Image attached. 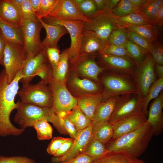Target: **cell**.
I'll list each match as a JSON object with an SVG mask.
<instances>
[{
    "label": "cell",
    "mask_w": 163,
    "mask_h": 163,
    "mask_svg": "<svg viewBox=\"0 0 163 163\" xmlns=\"http://www.w3.org/2000/svg\"><path fill=\"white\" fill-rule=\"evenodd\" d=\"M47 16L89 22V19L81 12L75 0H56Z\"/></svg>",
    "instance_id": "4fadbf2b"
},
{
    "label": "cell",
    "mask_w": 163,
    "mask_h": 163,
    "mask_svg": "<svg viewBox=\"0 0 163 163\" xmlns=\"http://www.w3.org/2000/svg\"><path fill=\"white\" fill-rule=\"evenodd\" d=\"M92 124L85 129L78 131L73 144L69 152L62 156L53 157L51 162L59 163L67 161L82 154L92 139Z\"/></svg>",
    "instance_id": "9a60e30c"
},
{
    "label": "cell",
    "mask_w": 163,
    "mask_h": 163,
    "mask_svg": "<svg viewBox=\"0 0 163 163\" xmlns=\"http://www.w3.org/2000/svg\"><path fill=\"white\" fill-rule=\"evenodd\" d=\"M153 136L147 122L136 129L121 136L112 138L105 144L108 151H123L132 158H138L146 150Z\"/></svg>",
    "instance_id": "7a4b0ae2"
},
{
    "label": "cell",
    "mask_w": 163,
    "mask_h": 163,
    "mask_svg": "<svg viewBox=\"0 0 163 163\" xmlns=\"http://www.w3.org/2000/svg\"><path fill=\"white\" fill-rule=\"evenodd\" d=\"M87 18L89 22H85L83 31H90L94 32L107 44L112 32L119 27L117 25L116 16L111 11H98Z\"/></svg>",
    "instance_id": "ba28073f"
},
{
    "label": "cell",
    "mask_w": 163,
    "mask_h": 163,
    "mask_svg": "<svg viewBox=\"0 0 163 163\" xmlns=\"http://www.w3.org/2000/svg\"><path fill=\"white\" fill-rule=\"evenodd\" d=\"M155 73L158 78L163 77V66L157 65L154 63Z\"/></svg>",
    "instance_id": "680465c9"
},
{
    "label": "cell",
    "mask_w": 163,
    "mask_h": 163,
    "mask_svg": "<svg viewBox=\"0 0 163 163\" xmlns=\"http://www.w3.org/2000/svg\"><path fill=\"white\" fill-rule=\"evenodd\" d=\"M163 89V77L159 78L152 85L147 95L142 99V112L147 117V107L150 101L157 97Z\"/></svg>",
    "instance_id": "836d02e7"
},
{
    "label": "cell",
    "mask_w": 163,
    "mask_h": 163,
    "mask_svg": "<svg viewBox=\"0 0 163 163\" xmlns=\"http://www.w3.org/2000/svg\"><path fill=\"white\" fill-rule=\"evenodd\" d=\"M45 23L51 25L64 26L70 34L71 43L69 48V61L72 64L80 57V48L85 22L47 16L42 19Z\"/></svg>",
    "instance_id": "277c9868"
},
{
    "label": "cell",
    "mask_w": 163,
    "mask_h": 163,
    "mask_svg": "<svg viewBox=\"0 0 163 163\" xmlns=\"http://www.w3.org/2000/svg\"><path fill=\"white\" fill-rule=\"evenodd\" d=\"M100 63L112 72L131 76L138 66L131 58L115 56L105 53L98 55Z\"/></svg>",
    "instance_id": "5bb4252c"
},
{
    "label": "cell",
    "mask_w": 163,
    "mask_h": 163,
    "mask_svg": "<svg viewBox=\"0 0 163 163\" xmlns=\"http://www.w3.org/2000/svg\"><path fill=\"white\" fill-rule=\"evenodd\" d=\"M127 30L133 31L140 35L152 43L157 42L158 36L156 27L152 24L133 26L126 28Z\"/></svg>",
    "instance_id": "4dcf8cb0"
},
{
    "label": "cell",
    "mask_w": 163,
    "mask_h": 163,
    "mask_svg": "<svg viewBox=\"0 0 163 163\" xmlns=\"http://www.w3.org/2000/svg\"><path fill=\"white\" fill-rule=\"evenodd\" d=\"M68 50L69 48L62 51L57 67L52 70V79L62 83H65L69 68Z\"/></svg>",
    "instance_id": "f546056e"
},
{
    "label": "cell",
    "mask_w": 163,
    "mask_h": 163,
    "mask_svg": "<svg viewBox=\"0 0 163 163\" xmlns=\"http://www.w3.org/2000/svg\"><path fill=\"white\" fill-rule=\"evenodd\" d=\"M163 93L161 91L151 103L147 122L151 126L153 136H158L163 130Z\"/></svg>",
    "instance_id": "ac0fdd59"
},
{
    "label": "cell",
    "mask_w": 163,
    "mask_h": 163,
    "mask_svg": "<svg viewBox=\"0 0 163 163\" xmlns=\"http://www.w3.org/2000/svg\"><path fill=\"white\" fill-rule=\"evenodd\" d=\"M128 39L140 47L146 54L150 53L153 43L148 41L139 34L131 31L128 30Z\"/></svg>",
    "instance_id": "60d3db41"
},
{
    "label": "cell",
    "mask_w": 163,
    "mask_h": 163,
    "mask_svg": "<svg viewBox=\"0 0 163 163\" xmlns=\"http://www.w3.org/2000/svg\"><path fill=\"white\" fill-rule=\"evenodd\" d=\"M19 8L23 19L34 20L38 18L32 8L30 0H25Z\"/></svg>",
    "instance_id": "ee69618b"
},
{
    "label": "cell",
    "mask_w": 163,
    "mask_h": 163,
    "mask_svg": "<svg viewBox=\"0 0 163 163\" xmlns=\"http://www.w3.org/2000/svg\"><path fill=\"white\" fill-rule=\"evenodd\" d=\"M142 112V99L137 93L121 96L108 121L113 123L124 118Z\"/></svg>",
    "instance_id": "7c38bea8"
},
{
    "label": "cell",
    "mask_w": 163,
    "mask_h": 163,
    "mask_svg": "<svg viewBox=\"0 0 163 163\" xmlns=\"http://www.w3.org/2000/svg\"><path fill=\"white\" fill-rule=\"evenodd\" d=\"M120 96H114L100 103L94 112L92 124L99 122L108 121Z\"/></svg>",
    "instance_id": "d4e9b609"
},
{
    "label": "cell",
    "mask_w": 163,
    "mask_h": 163,
    "mask_svg": "<svg viewBox=\"0 0 163 163\" xmlns=\"http://www.w3.org/2000/svg\"><path fill=\"white\" fill-rule=\"evenodd\" d=\"M120 0H106L104 11H111L116 5Z\"/></svg>",
    "instance_id": "11a10c76"
},
{
    "label": "cell",
    "mask_w": 163,
    "mask_h": 163,
    "mask_svg": "<svg viewBox=\"0 0 163 163\" xmlns=\"http://www.w3.org/2000/svg\"><path fill=\"white\" fill-rule=\"evenodd\" d=\"M56 0H41L39 8L35 13L37 17L42 19L48 16Z\"/></svg>",
    "instance_id": "bcb514c9"
},
{
    "label": "cell",
    "mask_w": 163,
    "mask_h": 163,
    "mask_svg": "<svg viewBox=\"0 0 163 163\" xmlns=\"http://www.w3.org/2000/svg\"><path fill=\"white\" fill-rule=\"evenodd\" d=\"M154 25L157 24L160 26L163 25V6L160 9L159 12L156 16L154 22Z\"/></svg>",
    "instance_id": "db71d44e"
},
{
    "label": "cell",
    "mask_w": 163,
    "mask_h": 163,
    "mask_svg": "<svg viewBox=\"0 0 163 163\" xmlns=\"http://www.w3.org/2000/svg\"><path fill=\"white\" fill-rule=\"evenodd\" d=\"M6 41L0 30V65L4 67V58Z\"/></svg>",
    "instance_id": "f5cc1de1"
},
{
    "label": "cell",
    "mask_w": 163,
    "mask_h": 163,
    "mask_svg": "<svg viewBox=\"0 0 163 163\" xmlns=\"http://www.w3.org/2000/svg\"><path fill=\"white\" fill-rule=\"evenodd\" d=\"M102 53L117 56L127 57L132 59L130 55L126 50L125 45H107Z\"/></svg>",
    "instance_id": "b9f144b4"
},
{
    "label": "cell",
    "mask_w": 163,
    "mask_h": 163,
    "mask_svg": "<svg viewBox=\"0 0 163 163\" xmlns=\"http://www.w3.org/2000/svg\"><path fill=\"white\" fill-rule=\"evenodd\" d=\"M26 60L23 45L6 41L4 67L8 84L12 82L18 72L23 69Z\"/></svg>",
    "instance_id": "30bf717a"
},
{
    "label": "cell",
    "mask_w": 163,
    "mask_h": 163,
    "mask_svg": "<svg viewBox=\"0 0 163 163\" xmlns=\"http://www.w3.org/2000/svg\"><path fill=\"white\" fill-rule=\"evenodd\" d=\"M66 114L77 131L85 129L92 124V121L88 118L77 106L66 112Z\"/></svg>",
    "instance_id": "1f68e13d"
},
{
    "label": "cell",
    "mask_w": 163,
    "mask_h": 163,
    "mask_svg": "<svg viewBox=\"0 0 163 163\" xmlns=\"http://www.w3.org/2000/svg\"><path fill=\"white\" fill-rule=\"evenodd\" d=\"M0 163H37L35 161L24 156L10 157L0 155Z\"/></svg>",
    "instance_id": "681fc988"
},
{
    "label": "cell",
    "mask_w": 163,
    "mask_h": 163,
    "mask_svg": "<svg viewBox=\"0 0 163 163\" xmlns=\"http://www.w3.org/2000/svg\"><path fill=\"white\" fill-rule=\"evenodd\" d=\"M107 152L104 144L97 140L92 139L83 153L91 158L94 162L101 158Z\"/></svg>",
    "instance_id": "d6a6232c"
},
{
    "label": "cell",
    "mask_w": 163,
    "mask_h": 163,
    "mask_svg": "<svg viewBox=\"0 0 163 163\" xmlns=\"http://www.w3.org/2000/svg\"><path fill=\"white\" fill-rule=\"evenodd\" d=\"M49 63L45 49L36 56L26 60L22 69L23 77L19 82L23 85L30 83L39 70Z\"/></svg>",
    "instance_id": "ffe728a7"
},
{
    "label": "cell",
    "mask_w": 163,
    "mask_h": 163,
    "mask_svg": "<svg viewBox=\"0 0 163 163\" xmlns=\"http://www.w3.org/2000/svg\"><path fill=\"white\" fill-rule=\"evenodd\" d=\"M147 117L141 112L120 120L111 124L113 135L116 138L138 128L147 121Z\"/></svg>",
    "instance_id": "e0dca14e"
},
{
    "label": "cell",
    "mask_w": 163,
    "mask_h": 163,
    "mask_svg": "<svg viewBox=\"0 0 163 163\" xmlns=\"http://www.w3.org/2000/svg\"><path fill=\"white\" fill-rule=\"evenodd\" d=\"M92 139L106 144L113 137L112 124L108 121L99 122L92 124Z\"/></svg>",
    "instance_id": "f1b7e54d"
},
{
    "label": "cell",
    "mask_w": 163,
    "mask_h": 163,
    "mask_svg": "<svg viewBox=\"0 0 163 163\" xmlns=\"http://www.w3.org/2000/svg\"><path fill=\"white\" fill-rule=\"evenodd\" d=\"M39 19L46 32V37L42 41L44 48L58 47V43L61 37L69 34L67 30L62 25L48 24Z\"/></svg>",
    "instance_id": "603a6c76"
},
{
    "label": "cell",
    "mask_w": 163,
    "mask_h": 163,
    "mask_svg": "<svg viewBox=\"0 0 163 163\" xmlns=\"http://www.w3.org/2000/svg\"><path fill=\"white\" fill-rule=\"evenodd\" d=\"M41 0H30L32 8L36 13L39 8Z\"/></svg>",
    "instance_id": "91938a15"
},
{
    "label": "cell",
    "mask_w": 163,
    "mask_h": 163,
    "mask_svg": "<svg viewBox=\"0 0 163 163\" xmlns=\"http://www.w3.org/2000/svg\"><path fill=\"white\" fill-rule=\"evenodd\" d=\"M141 99L148 94L152 85L157 80L154 62L150 53L147 54L142 63L137 66L131 76Z\"/></svg>",
    "instance_id": "9c48e42d"
},
{
    "label": "cell",
    "mask_w": 163,
    "mask_h": 163,
    "mask_svg": "<svg viewBox=\"0 0 163 163\" xmlns=\"http://www.w3.org/2000/svg\"><path fill=\"white\" fill-rule=\"evenodd\" d=\"M116 17L117 25L120 28H126L131 26L146 24L154 25L149 18L140 11L131 13L123 17Z\"/></svg>",
    "instance_id": "484cf974"
},
{
    "label": "cell",
    "mask_w": 163,
    "mask_h": 163,
    "mask_svg": "<svg viewBox=\"0 0 163 163\" xmlns=\"http://www.w3.org/2000/svg\"><path fill=\"white\" fill-rule=\"evenodd\" d=\"M150 53L155 64L163 66V47L161 43L156 42L153 43Z\"/></svg>",
    "instance_id": "f6af8a7d"
},
{
    "label": "cell",
    "mask_w": 163,
    "mask_h": 163,
    "mask_svg": "<svg viewBox=\"0 0 163 163\" xmlns=\"http://www.w3.org/2000/svg\"><path fill=\"white\" fill-rule=\"evenodd\" d=\"M69 138L60 136L54 137L49 144L46 149L47 153L53 156L57 152L62 144Z\"/></svg>",
    "instance_id": "c3c4849f"
},
{
    "label": "cell",
    "mask_w": 163,
    "mask_h": 163,
    "mask_svg": "<svg viewBox=\"0 0 163 163\" xmlns=\"http://www.w3.org/2000/svg\"><path fill=\"white\" fill-rule=\"evenodd\" d=\"M107 45L94 32L84 31L81 43L80 56H95L102 54Z\"/></svg>",
    "instance_id": "2e32d148"
},
{
    "label": "cell",
    "mask_w": 163,
    "mask_h": 163,
    "mask_svg": "<svg viewBox=\"0 0 163 163\" xmlns=\"http://www.w3.org/2000/svg\"><path fill=\"white\" fill-rule=\"evenodd\" d=\"M131 159L128 154L123 151H108L94 163H129Z\"/></svg>",
    "instance_id": "e575fe53"
},
{
    "label": "cell",
    "mask_w": 163,
    "mask_h": 163,
    "mask_svg": "<svg viewBox=\"0 0 163 163\" xmlns=\"http://www.w3.org/2000/svg\"><path fill=\"white\" fill-rule=\"evenodd\" d=\"M94 56H80L78 60L73 64L75 69L81 75L98 81L99 75L105 69L100 66L95 60Z\"/></svg>",
    "instance_id": "d6986e66"
},
{
    "label": "cell",
    "mask_w": 163,
    "mask_h": 163,
    "mask_svg": "<svg viewBox=\"0 0 163 163\" xmlns=\"http://www.w3.org/2000/svg\"><path fill=\"white\" fill-rule=\"evenodd\" d=\"M129 163H146L143 160L138 158L131 159Z\"/></svg>",
    "instance_id": "6125c7cd"
},
{
    "label": "cell",
    "mask_w": 163,
    "mask_h": 163,
    "mask_svg": "<svg viewBox=\"0 0 163 163\" xmlns=\"http://www.w3.org/2000/svg\"><path fill=\"white\" fill-rule=\"evenodd\" d=\"M69 78L68 85L70 90L79 96L101 93L99 86L91 80L80 78L75 71H72Z\"/></svg>",
    "instance_id": "44dd1931"
},
{
    "label": "cell",
    "mask_w": 163,
    "mask_h": 163,
    "mask_svg": "<svg viewBox=\"0 0 163 163\" xmlns=\"http://www.w3.org/2000/svg\"><path fill=\"white\" fill-rule=\"evenodd\" d=\"M78 5L81 12L87 17L93 15L98 11L93 0H83Z\"/></svg>",
    "instance_id": "7dc6e473"
},
{
    "label": "cell",
    "mask_w": 163,
    "mask_h": 163,
    "mask_svg": "<svg viewBox=\"0 0 163 163\" xmlns=\"http://www.w3.org/2000/svg\"><path fill=\"white\" fill-rule=\"evenodd\" d=\"M162 6L163 0H147L140 8L139 11L148 16L154 24L156 16Z\"/></svg>",
    "instance_id": "d590c367"
},
{
    "label": "cell",
    "mask_w": 163,
    "mask_h": 163,
    "mask_svg": "<svg viewBox=\"0 0 163 163\" xmlns=\"http://www.w3.org/2000/svg\"><path fill=\"white\" fill-rule=\"evenodd\" d=\"M74 141V139L69 138L61 145L57 152L53 155L55 157H59L66 154L72 147Z\"/></svg>",
    "instance_id": "f907efd6"
},
{
    "label": "cell",
    "mask_w": 163,
    "mask_h": 163,
    "mask_svg": "<svg viewBox=\"0 0 163 163\" xmlns=\"http://www.w3.org/2000/svg\"><path fill=\"white\" fill-rule=\"evenodd\" d=\"M98 11H104L106 0H93Z\"/></svg>",
    "instance_id": "9f6ffc18"
},
{
    "label": "cell",
    "mask_w": 163,
    "mask_h": 163,
    "mask_svg": "<svg viewBox=\"0 0 163 163\" xmlns=\"http://www.w3.org/2000/svg\"><path fill=\"white\" fill-rule=\"evenodd\" d=\"M111 11L115 16L122 17L139 11L134 7L130 0H120Z\"/></svg>",
    "instance_id": "f35d334b"
},
{
    "label": "cell",
    "mask_w": 163,
    "mask_h": 163,
    "mask_svg": "<svg viewBox=\"0 0 163 163\" xmlns=\"http://www.w3.org/2000/svg\"><path fill=\"white\" fill-rule=\"evenodd\" d=\"M124 45L132 59L137 65L142 62L146 54L140 47L129 40Z\"/></svg>",
    "instance_id": "74e56055"
},
{
    "label": "cell",
    "mask_w": 163,
    "mask_h": 163,
    "mask_svg": "<svg viewBox=\"0 0 163 163\" xmlns=\"http://www.w3.org/2000/svg\"><path fill=\"white\" fill-rule=\"evenodd\" d=\"M22 69L17 73L9 84L7 82L5 69L0 72V136H18L22 134L25 129L14 126L10 120L12 111L17 109L18 103L14 99L19 89V82L22 78Z\"/></svg>",
    "instance_id": "6da1fadb"
},
{
    "label": "cell",
    "mask_w": 163,
    "mask_h": 163,
    "mask_svg": "<svg viewBox=\"0 0 163 163\" xmlns=\"http://www.w3.org/2000/svg\"><path fill=\"white\" fill-rule=\"evenodd\" d=\"M59 163H94V161L90 157L82 153L72 159Z\"/></svg>",
    "instance_id": "816d5d0a"
},
{
    "label": "cell",
    "mask_w": 163,
    "mask_h": 163,
    "mask_svg": "<svg viewBox=\"0 0 163 163\" xmlns=\"http://www.w3.org/2000/svg\"><path fill=\"white\" fill-rule=\"evenodd\" d=\"M47 84L41 80L35 84L23 85L18 94L24 104L51 108L53 101L52 92Z\"/></svg>",
    "instance_id": "5b68a950"
},
{
    "label": "cell",
    "mask_w": 163,
    "mask_h": 163,
    "mask_svg": "<svg viewBox=\"0 0 163 163\" xmlns=\"http://www.w3.org/2000/svg\"><path fill=\"white\" fill-rule=\"evenodd\" d=\"M0 18L15 27H21L23 20L19 7L9 0H0Z\"/></svg>",
    "instance_id": "7402d4cb"
},
{
    "label": "cell",
    "mask_w": 163,
    "mask_h": 163,
    "mask_svg": "<svg viewBox=\"0 0 163 163\" xmlns=\"http://www.w3.org/2000/svg\"><path fill=\"white\" fill-rule=\"evenodd\" d=\"M17 102V111L14 120L19 125L21 128L33 127L35 122L40 120L52 122L55 113L51 108L24 104L20 100Z\"/></svg>",
    "instance_id": "52a82bcc"
},
{
    "label": "cell",
    "mask_w": 163,
    "mask_h": 163,
    "mask_svg": "<svg viewBox=\"0 0 163 163\" xmlns=\"http://www.w3.org/2000/svg\"><path fill=\"white\" fill-rule=\"evenodd\" d=\"M23 35L24 48L26 60L34 57L44 49L40 39L43 27L39 19H23L21 26Z\"/></svg>",
    "instance_id": "8992f818"
},
{
    "label": "cell",
    "mask_w": 163,
    "mask_h": 163,
    "mask_svg": "<svg viewBox=\"0 0 163 163\" xmlns=\"http://www.w3.org/2000/svg\"><path fill=\"white\" fill-rule=\"evenodd\" d=\"M9 1L14 4L18 6L19 7L21 5L22 3L25 0H9Z\"/></svg>",
    "instance_id": "94428289"
},
{
    "label": "cell",
    "mask_w": 163,
    "mask_h": 163,
    "mask_svg": "<svg viewBox=\"0 0 163 163\" xmlns=\"http://www.w3.org/2000/svg\"><path fill=\"white\" fill-rule=\"evenodd\" d=\"M77 99V106L88 118L93 121L95 110L102 101L101 93L85 95Z\"/></svg>",
    "instance_id": "cb8c5ba5"
},
{
    "label": "cell",
    "mask_w": 163,
    "mask_h": 163,
    "mask_svg": "<svg viewBox=\"0 0 163 163\" xmlns=\"http://www.w3.org/2000/svg\"><path fill=\"white\" fill-rule=\"evenodd\" d=\"M0 30L6 42L24 46L21 27L12 26L0 18Z\"/></svg>",
    "instance_id": "83f0119b"
},
{
    "label": "cell",
    "mask_w": 163,
    "mask_h": 163,
    "mask_svg": "<svg viewBox=\"0 0 163 163\" xmlns=\"http://www.w3.org/2000/svg\"><path fill=\"white\" fill-rule=\"evenodd\" d=\"M33 127L36 130L38 140H49L52 138L53 129L47 121L44 120L37 121L33 123Z\"/></svg>",
    "instance_id": "8d00e7d4"
},
{
    "label": "cell",
    "mask_w": 163,
    "mask_h": 163,
    "mask_svg": "<svg viewBox=\"0 0 163 163\" xmlns=\"http://www.w3.org/2000/svg\"><path fill=\"white\" fill-rule=\"evenodd\" d=\"M45 49L47 59L53 70L56 68L59 62L61 55L60 51L58 47Z\"/></svg>",
    "instance_id": "7bdbcfd3"
},
{
    "label": "cell",
    "mask_w": 163,
    "mask_h": 163,
    "mask_svg": "<svg viewBox=\"0 0 163 163\" xmlns=\"http://www.w3.org/2000/svg\"><path fill=\"white\" fill-rule=\"evenodd\" d=\"M102 82V101L114 96L137 93L136 85L130 75L112 72L103 77Z\"/></svg>",
    "instance_id": "3957f363"
},
{
    "label": "cell",
    "mask_w": 163,
    "mask_h": 163,
    "mask_svg": "<svg viewBox=\"0 0 163 163\" xmlns=\"http://www.w3.org/2000/svg\"><path fill=\"white\" fill-rule=\"evenodd\" d=\"M49 85L53 95L51 108L55 113H66L77 106V99L72 95L65 83L52 79Z\"/></svg>",
    "instance_id": "8fae6325"
},
{
    "label": "cell",
    "mask_w": 163,
    "mask_h": 163,
    "mask_svg": "<svg viewBox=\"0 0 163 163\" xmlns=\"http://www.w3.org/2000/svg\"><path fill=\"white\" fill-rule=\"evenodd\" d=\"M75 2L78 4H79L81 3L83 0H75Z\"/></svg>",
    "instance_id": "be15d7a7"
},
{
    "label": "cell",
    "mask_w": 163,
    "mask_h": 163,
    "mask_svg": "<svg viewBox=\"0 0 163 163\" xmlns=\"http://www.w3.org/2000/svg\"><path fill=\"white\" fill-rule=\"evenodd\" d=\"M147 0H130L134 7L138 11L142 5Z\"/></svg>",
    "instance_id": "6f0895ef"
},
{
    "label": "cell",
    "mask_w": 163,
    "mask_h": 163,
    "mask_svg": "<svg viewBox=\"0 0 163 163\" xmlns=\"http://www.w3.org/2000/svg\"><path fill=\"white\" fill-rule=\"evenodd\" d=\"M128 40V30L126 28L118 27L112 32L108 39L107 44L123 46Z\"/></svg>",
    "instance_id": "ab89813d"
},
{
    "label": "cell",
    "mask_w": 163,
    "mask_h": 163,
    "mask_svg": "<svg viewBox=\"0 0 163 163\" xmlns=\"http://www.w3.org/2000/svg\"><path fill=\"white\" fill-rule=\"evenodd\" d=\"M51 123L60 134L68 135L71 138L74 139L75 138L77 131L68 117L66 113H55Z\"/></svg>",
    "instance_id": "4316f807"
}]
</instances>
